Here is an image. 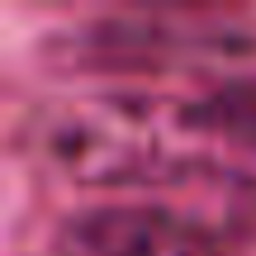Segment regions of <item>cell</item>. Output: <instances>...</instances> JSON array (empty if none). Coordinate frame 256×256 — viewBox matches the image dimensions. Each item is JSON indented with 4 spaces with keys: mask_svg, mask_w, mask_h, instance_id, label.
Segmentation results:
<instances>
[{
    "mask_svg": "<svg viewBox=\"0 0 256 256\" xmlns=\"http://www.w3.org/2000/svg\"><path fill=\"white\" fill-rule=\"evenodd\" d=\"M52 256H238L232 238L180 204L100 200L62 214Z\"/></svg>",
    "mask_w": 256,
    "mask_h": 256,
    "instance_id": "cell-2",
    "label": "cell"
},
{
    "mask_svg": "<svg viewBox=\"0 0 256 256\" xmlns=\"http://www.w3.org/2000/svg\"><path fill=\"white\" fill-rule=\"evenodd\" d=\"M166 114L190 142L256 162V72H228L185 95H166Z\"/></svg>",
    "mask_w": 256,
    "mask_h": 256,
    "instance_id": "cell-3",
    "label": "cell"
},
{
    "mask_svg": "<svg viewBox=\"0 0 256 256\" xmlns=\"http://www.w3.org/2000/svg\"><path fill=\"white\" fill-rule=\"evenodd\" d=\"M247 34L223 14H190V10H138V14H104L57 34V52L81 72H171L200 66L218 57L247 52Z\"/></svg>",
    "mask_w": 256,
    "mask_h": 256,
    "instance_id": "cell-1",
    "label": "cell"
}]
</instances>
